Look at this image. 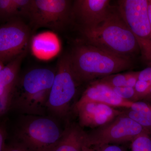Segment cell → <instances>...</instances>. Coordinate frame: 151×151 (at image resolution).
Returning <instances> with one entry per match:
<instances>
[{
  "label": "cell",
  "mask_w": 151,
  "mask_h": 151,
  "mask_svg": "<svg viewBox=\"0 0 151 151\" xmlns=\"http://www.w3.org/2000/svg\"><path fill=\"white\" fill-rule=\"evenodd\" d=\"M33 0H13L16 16L28 18Z\"/></svg>",
  "instance_id": "7402d4cb"
},
{
  "label": "cell",
  "mask_w": 151,
  "mask_h": 151,
  "mask_svg": "<svg viewBox=\"0 0 151 151\" xmlns=\"http://www.w3.org/2000/svg\"><path fill=\"white\" fill-rule=\"evenodd\" d=\"M82 151H126L123 147L116 145L88 146L84 145Z\"/></svg>",
  "instance_id": "603a6c76"
},
{
  "label": "cell",
  "mask_w": 151,
  "mask_h": 151,
  "mask_svg": "<svg viewBox=\"0 0 151 151\" xmlns=\"http://www.w3.org/2000/svg\"><path fill=\"white\" fill-rule=\"evenodd\" d=\"M81 32L86 43L113 54L131 58L140 52L134 34L117 8H114L100 24L81 29Z\"/></svg>",
  "instance_id": "3957f363"
},
{
  "label": "cell",
  "mask_w": 151,
  "mask_h": 151,
  "mask_svg": "<svg viewBox=\"0 0 151 151\" xmlns=\"http://www.w3.org/2000/svg\"><path fill=\"white\" fill-rule=\"evenodd\" d=\"M148 17L151 26V0H148L147 7Z\"/></svg>",
  "instance_id": "484cf974"
},
{
  "label": "cell",
  "mask_w": 151,
  "mask_h": 151,
  "mask_svg": "<svg viewBox=\"0 0 151 151\" xmlns=\"http://www.w3.org/2000/svg\"><path fill=\"white\" fill-rule=\"evenodd\" d=\"M7 137V130L6 124L1 123L0 127V151H5L7 146L6 143Z\"/></svg>",
  "instance_id": "cb8c5ba5"
},
{
  "label": "cell",
  "mask_w": 151,
  "mask_h": 151,
  "mask_svg": "<svg viewBox=\"0 0 151 151\" xmlns=\"http://www.w3.org/2000/svg\"><path fill=\"white\" fill-rule=\"evenodd\" d=\"M109 0H76L71 8L73 19L81 29L97 26L105 20L113 9Z\"/></svg>",
  "instance_id": "30bf717a"
},
{
  "label": "cell",
  "mask_w": 151,
  "mask_h": 151,
  "mask_svg": "<svg viewBox=\"0 0 151 151\" xmlns=\"http://www.w3.org/2000/svg\"><path fill=\"white\" fill-rule=\"evenodd\" d=\"M32 52L38 59L48 60L59 53L61 44L54 33L46 31L34 36L31 43Z\"/></svg>",
  "instance_id": "5bb4252c"
},
{
  "label": "cell",
  "mask_w": 151,
  "mask_h": 151,
  "mask_svg": "<svg viewBox=\"0 0 151 151\" xmlns=\"http://www.w3.org/2000/svg\"><path fill=\"white\" fill-rule=\"evenodd\" d=\"M26 52L19 55L7 64H0V114H6L10 109L11 101L16 84L19 77V71Z\"/></svg>",
  "instance_id": "7c38bea8"
},
{
  "label": "cell",
  "mask_w": 151,
  "mask_h": 151,
  "mask_svg": "<svg viewBox=\"0 0 151 151\" xmlns=\"http://www.w3.org/2000/svg\"><path fill=\"white\" fill-rule=\"evenodd\" d=\"M134 88L139 101L151 103V67L139 71Z\"/></svg>",
  "instance_id": "ac0fdd59"
},
{
  "label": "cell",
  "mask_w": 151,
  "mask_h": 151,
  "mask_svg": "<svg viewBox=\"0 0 151 151\" xmlns=\"http://www.w3.org/2000/svg\"><path fill=\"white\" fill-rule=\"evenodd\" d=\"M30 37L28 26L18 17L9 20L0 27V62L6 64L27 52Z\"/></svg>",
  "instance_id": "9c48e42d"
},
{
  "label": "cell",
  "mask_w": 151,
  "mask_h": 151,
  "mask_svg": "<svg viewBox=\"0 0 151 151\" xmlns=\"http://www.w3.org/2000/svg\"><path fill=\"white\" fill-rule=\"evenodd\" d=\"M0 16L4 19L17 17L13 0H0Z\"/></svg>",
  "instance_id": "ffe728a7"
},
{
  "label": "cell",
  "mask_w": 151,
  "mask_h": 151,
  "mask_svg": "<svg viewBox=\"0 0 151 151\" xmlns=\"http://www.w3.org/2000/svg\"><path fill=\"white\" fill-rule=\"evenodd\" d=\"M56 70L37 68L19 76L10 111L21 115L45 116Z\"/></svg>",
  "instance_id": "7a4b0ae2"
},
{
  "label": "cell",
  "mask_w": 151,
  "mask_h": 151,
  "mask_svg": "<svg viewBox=\"0 0 151 151\" xmlns=\"http://www.w3.org/2000/svg\"><path fill=\"white\" fill-rule=\"evenodd\" d=\"M88 102L104 103L113 108H130L134 102L123 99L111 87L95 80L89 83L75 105Z\"/></svg>",
  "instance_id": "4fadbf2b"
},
{
  "label": "cell",
  "mask_w": 151,
  "mask_h": 151,
  "mask_svg": "<svg viewBox=\"0 0 151 151\" xmlns=\"http://www.w3.org/2000/svg\"><path fill=\"white\" fill-rule=\"evenodd\" d=\"M86 133L84 145L88 146L131 142L142 134L148 133L151 134L139 124L124 115L122 112L109 124Z\"/></svg>",
  "instance_id": "52a82bcc"
},
{
  "label": "cell",
  "mask_w": 151,
  "mask_h": 151,
  "mask_svg": "<svg viewBox=\"0 0 151 151\" xmlns=\"http://www.w3.org/2000/svg\"><path fill=\"white\" fill-rule=\"evenodd\" d=\"M148 0H121L116 7L137 41L143 59L151 67V26L148 17Z\"/></svg>",
  "instance_id": "8992f818"
},
{
  "label": "cell",
  "mask_w": 151,
  "mask_h": 151,
  "mask_svg": "<svg viewBox=\"0 0 151 151\" xmlns=\"http://www.w3.org/2000/svg\"><path fill=\"white\" fill-rule=\"evenodd\" d=\"M86 134L80 126L71 124L67 126L62 138L52 151H82Z\"/></svg>",
  "instance_id": "9a60e30c"
},
{
  "label": "cell",
  "mask_w": 151,
  "mask_h": 151,
  "mask_svg": "<svg viewBox=\"0 0 151 151\" xmlns=\"http://www.w3.org/2000/svg\"><path fill=\"white\" fill-rule=\"evenodd\" d=\"M74 109L78 115L79 126L93 129L107 125L122 113V110L98 102L75 105Z\"/></svg>",
  "instance_id": "8fae6325"
},
{
  "label": "cell",
  "mask_w": 151,
  "mask_h": 151,
  "mask_svg": "<svg viewBox=\"0 0 151 151\" xmlns=\"http://www.w3.org/2000/svg\"><path fill=\"white\" fill-rule=\"evenodd\" d=\"M5 151H32L27 148L26 147L19 144V143L13 142H12L7 145Z\"/></svg>",
  "instance_id": "d4e9b609"
},
{
  "label": "cell",
  "mask_w": 151,
  "mask_h": 151,
  "mask_svg": "<svg viewBox=\"0 0 151 151\" xmlns=\"http://www.w3.org/2000/svg\"><path fill=\"white\" fill-rule=\"evenodd\" d=\"M131 151H151V134L139 135L131 142Z\"/></svg>",
  "instance_id": "d6986e66"
},
{
  "label": "cell",
  "mask_w": 151,
  "mask_h": 151,
  "mask_svg": "<svg viewBox=\"0 0 151 151\" xmlns=\"http://www.w3.org/2000/svg\"><path fill=\"white\" fill-rule=\"evenodd\" d=\"M21 116L15 128L13 142L32 151H52L64 131L57 121L45 116Z\"/></svg>",
  "instance_id": "277c9868"
},
{
  "label": "cell",
  "mask_w": 151,
  "mask_h": 151,
  "mask_svg": "<svg viewBox=\"0 0 151 151\" xmlns=\"http://www.w3.org/2000/svg\"><path fill=\"white\" fill-rule=\"evenodd\" d=\"M69 56L78 85L119 73L132 65L131 58L113 54L87 43L75 47Z\"/></svg>",
  "instance_id": "6da1fadb"
},
{
  "label": "cell",
  "mask_w": 151,
  "mask_h": 151,
  "mask_svg": "<svg viewBox=\"0 0 151 151\" xmlns=\"http://www.w3.org/2000/svg\"><path fill=\"white\" fill-rule=\"evenodd\" d=\"M111 87L115 93L124 100L132 102L139 101L134 87L129 86Z\"/></svg>",
  "instance_id": "44dd1931"
},
{
  "label": "cell",
  "mask_w": 151,
  "mask_h": 151,
  "mask_svg": "<svg viewBox=\"0 0 151 151\" xmlns=\"http://www.w3.org/2000/svg\"><path fill=\"white\" fill-rule=\"evenodd\" d=\"M122 112L139 124L151 134V103L138 101L134 102L130 108H122Z\"/></svg>",
  "instance_id": "2e32d148"
},
{
  "label": "cell",
  "mask_w": 151,
  "mask_h": 151,
  "mask_svg": "<svg viewBox=\"0 0 151 151\" xmlns=\"http://www.w3.org/2000/svg\"><path fill=\"white\" fill-rule=\"evenodd\" d=\"M139 71H130L108 76L97 81L111 87L129 86L134 87L139 76Z\"/></svg>",
  "instance_id": "e0dca14e"
},
{
  "label": "cell",
  "mask_w": 151,
  "mask_h": 151,
  "mask_svg": "<svg viewBox=\"0 0 151 151\" xmlns=\"http://www.w3.org/2000/svg\"><path fill=\"white\" fill-rule=\"evenodd\" d=\"M78 85L76 80L69 54L60 58L47 104V111L58 118L66 117Z\"/></svg>",
  "instance_id": "5b68a950"
},
{
  "label": "cell",
  "mask_w": 151,
  "mask_h": 151,
  "mask_svg": "<svg viewBox=\"0 0 151 151\" xmlns=\"http://www.w3.org/2000/svg\"><path fill=\"white\" fill-rule=\"evenodd\" d=\"M71 8L67 0H33L28 18L35 29L61 30L71 19Z\"/></svg>",
  "instance_id": "ba28073f"
}]
</instances>
